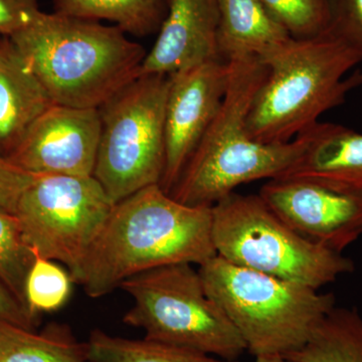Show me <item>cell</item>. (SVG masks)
Listing matches in <instances>:
<instances>
[{
    "label": "cell",
    "mask_w": 362,
    "mask_h": 362,
    "mask_svg": "<svg viewBox=\"0 0 362 362\" xmlns=\"http://www.w3.org/2000/svg\"><path fill=\"white\" fill-rule=\"evenodd\" d=\"M211 207L176 201L160 185L116 202L74 283L90 298L106 296L142 272L216 257Z\"/></svg>",
    "instance_id": "6da1fadb"
},
{
    "label": "cell",
    "mask_w": 362,
    "mask_h": 362,
    "mask_svg": "<svg viewBox=\"0 0 362 362\" xmlns=\"http://www.w3.org/2000/svg\"><path fill=\"white\" fill-rule=\"evenodd\" d=\"M9 40L54 104L99 109L140 76L147 52L115 25L40 11Z\"/></svg>",
    "instance_id": "7a4b0ae2"
},
{
    "label": "cell",
    "mask_w": 362,
    "mask_h": 362,
    "mask_svg": "<svg viewBox=\"0 0 362 362\" xmlns=\"http://www.w3.org/2000/svg\"><path fill=\"white\" fill-rule=\"evenodd\" d=\"M259 59L268 73L252 100L246 128L263 144L292 141L362 84L361 71L349 76L361 63V54L329 32L290 37Z\"/></svg>",
    "instance_id": "3957f363"
},
{
    "label": "cell",
    "mask_w": 362,
    "mask_h": 362,
    "mask_svg": "<svg viewBox=\"0 0 362 362\" xmlns=\"http://www.w3.org/2000/svg\"><path fill=\"white\" fill-rule=\"evenodd\" d=\"M228 64L230 78L220 110L169 194L187 206L211 207L240 185L275 180L303 151L301 135L284 144H263L250 137L247 115L268 70L257 57Z\"/></svg>",
    "instance_id": "277c9868"
},
{
    "label": "cell",
    "mask_w": 362,
    "mask_h": 362,
    "mask_svg": "<svg viewBox=\"0 0 362 362\" xmlns=\"http://www.w3.org/2000/svg\"><path fill=\"white\" fill-rule=\"evenodd\" d=\"M204 289L255 357L287 356L306 344L335 296L230 263L216 255L199 268Z\"/></svg>",
    "instance_id": "5b68a950"
},
{
    "label": "cell",
    "mask_w": 362,
    "mask_h": 362,
    "mask_svg": "<svg viewBox=\"0 0 362 362\" xmlns=\"http://www.w3.org/2000/svg\"><path fill=\"white\" fill-rule=\"evenodd\" d=\"M211 214L216 254L235 265L318 290L356 269L341 252L286 225L259 194L233 192L211 206Z\"/></svg>",
    "instance_id": "8992f818"
},
{
    "label": "cell",
    "mask_w": 362,
    "mask_h": 362,
    "mask_svg": "<svg viewBox=\"0 0 362 362\" xmlns=\"http://www.w3.org/2000/svg\"><path fill=\"white\" fill-rule=\"evenodd\" d=\"M119 289L132 299L124 323L144 330L146 339L238 361L244 340L223 309L207 295L192 264L142 272Z\"/></svg>",
    "instance_id": "52a82bcc"
},
{
    "label": "cell",
    "mask_w": 362,
    "mask_h": 362,
    "mask_svg": "<svg viewBox=\"0 0 362 362\" xmlns=\"http://www.w3.org/2000/svg\"><path fill=\"white\" fill-rule=\"evenodd\" d=\"M169 75H140L99 108L94 176L114 202L160 185Z\"/></svg>",
    "instance_id": "ba28073f"
},
{
    "label": "cell",
    "mask_w": 362,
    "mask_h": 362,
    "mask_svg": "<svg viewBox=\"0 0 362 362\" xmlns=\"http://www.w3.org/2000/svg\"><path fill=\"white\" fill-rule=\"evenodd\" d=\"M115 202L94 176L37 175L16 214L26 244L75 281Z\"/></svg>",
    "instance_id": "9c48e42d"
},
{
    "label": "cell",
    "mask_w": 362,
    "mask_h": 362,
    "mask_svg": "<svg viewBox=\"0 0 362 362\" xmlns=\"http://www.w3.org/2000/svg\"><path fill=\"white\" fill-rule=\"evenodd\" d=\"M165 106V168L160 187L170 194L220 110L230 78L228 62L211 61L169 75Z\"/></svg>",
    "instance_id": "30bf717a"
},
{
    "label": "cell",
    "mask_w": 362,
    "mask_h": 362,
    "mask_svg": "<svg viewBox=\"0 0 362 362\" xmlns=\"http://www.w3.org/2000/svg\"><path fill=\"white\" fill-rule=\"evenodd\" d=\"M100 130L99 109L54 104L7 159L33 175L93 176Z\"/></svg>",
    "instance_id": "8fae6325"
},
{
    "label": "cell",
    "mask_w": 362,
    "mask_h": 362,
    "mask_svg": "<svg viewBox=\"0 0 362 362\" xmlns=\"http://www.w3.org/2000/svg\"><path fill=\"white\" fill-rule=\"evenodd\" d=\"M259 195L295 232L332 251L342 254L362 235L361 197L291 180H270Z\"/></svg>",
    "instance_id": "7c38bea8"
},
{
    "label": "cell",
    "mask_w": 362,
    "mask_h": 362,
    "mask_svg": "<svg viewBox=\"0 0 362 362\" xmlns=\"http://www.w3.org/2000/svg\"><path fill=\"white\" fill-rule=\"evenodd\" d=\"M218 28V0H166L165 16L140 75H171L221 59Z\"/></svg>",
    "instance_id": "4fadbf2b"
},
{
    "label": "cell",
    "mask_w": 362,
    "mask_h": 362,
    "mask_svg": "<svg viewBox=\"0 0 362 362\" xmlns=\"http://www.w3.org/2000/svg\"><path fill=\"white\" fill-rule=\"evenodd\" d=\"M300 135L303 151L275 180L307 181L362 199L361 133L318 122Z\"/></svg>",
    "instance_id": "5bb4252c"
},
{
    "label": "cell",
    "mask_w": 362,
    "mask_h": 362,
    "mask_svg": "<svg viewBox=\"0 0 362 362\" xmlns=\"http://www.w3.org/2000/svg\"><path fill=\"white\" fill-rule=\"evenodd\" d=\"M16 45H0V156L8 158L42 114L54 105Z\"/></svg>",
    "instance_id": "9a60e30c"
},
{
    "label": "cell",
    "mask_w": 362,
    "mask_h": 362,
    "mask_svg": "<svg viewBox=\"0 0 362 362\" xmlns=\"http://www.w3.org/2000/svg\"><path fill=\"white\" fill-rule=\"evenodd\" d=\"M218 1V51L221 61L259 58L291 37L259 0Z\"/></svg>",
    "instance_id": "2e32d148"
},
{
    "label": "cell",
    "mask_w": 362,
    "mask_h": 362,
    "mask_svg": "<svg viewBox=\"0 0 362 362\" xmlns=\"http://www.w3.org/2000/svg\"><path fill=\"white\" fill-rule=\"evenodd\" d=\"M87 343L64 324L51 323L42 332L0 320V362H89Z\"/></svg>",
    "instance_id": "e0dca14e"
},
{
    "label": "cell",
    "mask_w": 362,
    "mask_h": 362,
    "mask_svg": "<svg viewBox=\"0 0 362 362\" xmlns=\"http://www.w3.org/2000/svg\"><path fill=\"white\" fill-rule=\"evenodd\" d=\"M296 362H362V315L335 306L304 346L287 356Z\"/></svg>",
    "instance_id": "ac0fdd59"
},
{
    "label": "cell",
    "mask_w": 362,
    "mask_h": 362,
    "mask_svg": "<svg viewBox=\"0 0 362 362\" xmlns=\"http://www.w3.org/2000/svg\"><path fill=\"white\" fill-rule=\"evenodd\" d=\"M54 13L113 23L127 35L146 37L158 32L166 0H54Z\"/></svg>",
    "instance_id": "d6986e66"
},
{
    "label": "cell",
    "mask_w": 362,
    "mask_h": 362,
    "mask_svg": "<svg viewBox=\"0 0 362 362\" xmlns=\"http://www.w3.org/2000/svg\"><path fill=\"white\" fill-rule=\"evenodd\" d=\"M86 343L92 362H240L146 338L113 337L99 329L93 330Z\"/></svg>",
    "instance_id": "ffe728a7"
},
{
    "label": "cell",
    "mask_w": 362,
    "mask_h": 362,
    "mask_svg": "<svg viewBox=\"0 0 362 362\" xmlns=\"http://www.w3.org/2000/svg\"><path fill=\"white\" fill-rule=\"evenodd\" d=\"M35 257L37 254L23 239L16 214L0 209V280L30 311L26 283Z\"/></svg>",
    "instance_id": "44dd1931"
},
{
    "label": "cell",
    "mask_w": 362,
    "mask_h": 362,
    "mask_svg": "<svg viewBox=\"0 0 362 362\" xmlns=\"http://www.w3.org/2000/svg\"><path fill=\"white\" fill-rule=\"evenodd\" d=\"M74 284L70 273L57 262L37 255L26 283V301L35 315L59 310L70 298Z\"/></svg>",
    "instance_id": "7402d4cb"
},
{
    "label": "cell",
    "mask_w": 362,
    "mask_h": 362,
    "mask_svg": "<svg viewBox=\"0 0 362 362\" xmlns=\"http://www.w3.org/2000/svg\"><path fill=\"white\" fill-rule=\"evenodd\" d=\"M293 39H310L329 30L328 0H259Z\"/></svg>",
    "instance_id": "603a6c76"
},
{
    "label": "cell",
    "mask_w": 362,
    "mask_h": 362,
    "mask_svg": "<svg viewBox=\"0 0 362 362\" xmlns=\"http://www.w3.org/2000/svg\"><path fill=\"white\" fill-rule=\"evenodd\" d=\"M328 32L344 40L362 58V0H328Z\"/></svg>",
    "instance_id": "cb8c5ba5"
},
{
    "label": "cell",
    "mask_w": 362,
    "mask_h": 362,
    "mask_svg": "<svg viewBox=\"0 0 362 362\" xmlns=\"http://www.w3.org/2000/svg\"><path fill=\"white\" fill-rule=\"evenodd\" d=\"M37 177L0 156V209L14 214L21 194Z\"/></svg>",
    "instance_id": "d4e9b609"
},
{
    "label": "cell",
    "mask_w": 362,
    "mask_h": 362,
    "mask_svg": "<svg viewBox=\"0 0 362 362\" xmlns=\"http://www.w3.org/2000/svg\"><path fill=\"white\" fill-rule=\"evenodd\" d=\"M40 11L39 0H0V37H13Z\"/></svg>",
    "instance_id": "484cf974"
},
{
    "label": "cell",
    "mask_w": 362,
    "mask_h": 362,
    "mask_svg": "<svg viewBox=\"0 0 362 362\" xmlns=\"http://www.w3.org/2000/svg\"><path fill=\"white\" fill-rule=\"evenodd\" d=\"M0 320L14 324L28 330H35L40 316L25 308L11 290L0 280Z\"/></svg>",
    "instance_id": "4316f807"
},
{
    "label": "cell",
    "mask_w": 362,
    "mask_h": 362,
    "mask_svg": "<svg viewBox=\"0 0 362 362\" xmlns=\"http://www.w3.org/2000/svg\"><path fill=\"white\" fill-rule=\"evenodd\" d=\"M255 362H296L283 356H262L255 357Z\"/></svg>",
    "instance_id": "83f0119b"
},
{
    "label": "cell",
    "mask_w": 362,
    "mask_h": 362,
    "mask_svg": "<svg viewBox=\"0 0 362 362\" xmlns=\"http://www.w3.org/2000/svg\"><path fill=\"white\" fill-rule=\"evenodd\" d=\"M2 40H4V37H0V45H1Z\"/></svg>",
    "instance_id": "f1b7e54d"
},
{
    "label": "cell",
    "mask_w": 362,
    "mask_h": 362,
    "mask_svg": "<svg viewBox=\"0 0 362 362\" xmlns=\"http://www.w3.org/2000/svg\"><path fill=\"white\" fill-rule=\"evenodd\" d=\"M89 362H92V361H90Z\"/></svg>",
    "instance_id": "f546056e"
}]
</instances>
